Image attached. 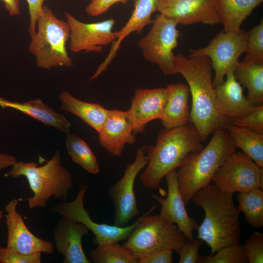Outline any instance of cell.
<instances>
[{
  "instance_id": "obj_1",
  "label": "cell",
  "mask_w": 263,
  "mask_h": 263,
  "mask_svg": "<svg viewBox=\"0 0 263 263\" xmlns=\"http://www.w3.org/2000/svg\"><path fill=\"white\" fill-rule=\"evenodd\" d=\"M174 67L187 81L191 95L190 121L205 142L216 130L225 128L231 120L219 105L212 80V67L209 57L188 58L182 54L174 56Z\"/></svg>"
},
{
  "instance_id": "obj_2",
  "label": "cell",
  "mask_w": 263,
  "mask_h": 263,
  "mask_svg": "<svg viewBox=\"0 0 263 263\" xmlns=\"http://www.w3.org/2000/svg\"><path fill=\"white\" fill-rule=\"evenodd\" d=\"M191 200L205 211V218L197 228V238L210 247V255L225 246L240 244V212L233 194L210 184L197 191Z\"/></svg>"
},
{
  "instance_id": "obj_3",
  "label": "cell",
  "mask_w": 263,
  "mask_h": 263,
  "mask_svg": "<svg viewBox=\"0 0 263 263\" xmlns=\"http://www.w3.org/2000/svg\"><path fill=\"white\" fill-rule=\"evenodd\" d=\"M200 135L192 123L169 130H161L155 145L147 147L149 162L139 181L149 189L159 188L166 175L179 168L189 153L203 149Z\"/></svg>"
},
{
  "instance_id": "obj_4",
  "label": "cell",
  "mask_w": 263,
  "mask_h": 263,
  "mask_svg": "<svg viewBox=\"0 0 263 263\" xmlns=\"http://www.w3.org/2000/svg\"><path fill=\"white\" fill-rule=\"evenodd\" d=\"M236 150L227 131L220 128L212 133L202 150L187 155L176 171L178 187L185 205L197 191L211 184L220 167Z\"/></svg>"
},
{
  "instance_id": "obj_5",
  "label": "cell",
  "mask_w": 263,
  "mask_h": 263,
  "mask_svg": "<svg viewBox=\"0 0 263 263\" xmlns=\"http://www.w3.org/2000/svg\"><path fill=\"white\" fill-rule=\"evenodd\" d=\"M4 176L27 179L33 196L23 200L30 209L45 207L52 197L65 201L73 185L71 173L62 165L59 150L41 166L34 162L17 161Z\"/></svg>"
},
{
  "instance_id": "obj_6",
  "label": "cell",
  "mask_w": 263,
  "mask_h": 263,
  "mask_svg": "<svg viewBox=\"0 0 263 263\" xmlns=\"http://www.w3.org/2000/svg\"><path fill=\"white\" fill-rule=\"evenodd\" d=\"M70 37L67 21L57 18L51 9L44 6L37 20L36 33L31 38L28 47L35 56L37 66L47 70L72 67L73 61L66 47Z\"/></svg>"
},
{
  "instance_id": "obj_7",
  "label": "cell",
  "mask_w": 263,
  "mask_h": 263,
  "mask_svg": "<svg viewBox=\"0 0 263 263\" xmlns=\"http://www.w3.org/2000/svg\"><path fill=\"white\" fill-rule=\"evenodd\" d=\"M153 205L139 218V221L123 246L138 260L166 249L178 253L186 240L177 225L160 214L150 215Z\"/></svg>"
},
{
  "instance_id": "obj_8",
  "label": "cell",
  "mask_w": 263,
  "mask_h": 263,
  "mask_svg": "<svg viewBox=\"0 0 263 263\" xmlns=\"http://www.w3.org/2000/svg\"><path fill=\"white\" fill-rule=\"evenodd\" d=\"M151 24L148 33L139 40L138 46L144 58L157 65L164 74H175L173 50L177 46L180 36L178 24L159 14Z\"/></svg>"
},
{
  "instance_id": "obj_9",
  "label": "cell",
  "mask_w": 263,
  "mask_h": 263,
  "mask_svg": "<svg viewBox=\"0 0 263 263\" xmlns=\"http://www.w3.org/2000/svg\"><path fill=\"white\" fill-rule=\"evenodd\" d=\"M247 32L241 30L233 33L224 31L218 34L208 45L190 50L188 57L206 56L209 58L215 72L213 84L216 87L224 81L227 72L234 67L247 48Z\"/></svg>"
},
{
  "instance_id": "obj_10",
  "label": "cell",
  "mask_w": 263,
  "mask_h": 263,
  "mask_svg": "<svg viewBox=\"0 0 263 263\" xmlns=\"http://www.w3.org/2000/svg\"><path fill=\"white\" fill-rule=\"evenodd\" d=\"M149 160L147 147L139 148L134 161L127 166L123 176L109 188V196L114 207V225L125 226L140 214L134 183L138 174L147 166Z\"/></svg>"
},
{
  "instance_id": "obj_11",
  "label": "cell",
  "mask_w": 263,
  "mask_h": 263,
  "mask_svg": "<svg viewBox=\"0 0 263 263\" xmlns=\"http://www.w3.org/2000/svg\"><path fill=\"white\" fill-rule=\"evenodd\" d=\"M219 189L233 194L263 187V168L243 152L229 155L220 167L212 181Z\"/></svg>"
},
{
  "instance_id": "obj_12",
  "label": "cell",
  "mask_w": 263,
  "mask_h": 263,
  "mask_svg": "<svg viewBox=\"0 0 263 263\" xmlns=\"http://www.w3.org/2000/svg\"><path fill=\"white\" fill-rule=\"evenodd\" d=\"M87 189L86 185L81 184L74 200L61 201L54 205L52 211L86 226L94 234V243L96 245L126 240L138 222L139 218L131 225L122 227L94 222L84 207V198Z\"/></svg>"
},
{
  "instance_id": "obj_13",
  "label": "cell",
  "mask_w": 263,
  "mask_h": 263,
  "mask_svg": "<svg viewBox=\"0 0 263 263\" xmlns=\"http://www.w3.org/2000/svg\"><path fill=\"white\" fill-rule=\"evenodd\" d=\"M64 15L70 29V49L74 53H100L104 46L112 44L116 39L113 31L115 22L113 19L88 23L69 12H65Z\"/></svg>"
},
{
  "instance_id": "obj_14",
  "label": "cell",
  "mask_w": 263,
  "mask_h": 263,
  "mask_svg": "<svg viewBox=\"0 0 263 263\" xmlns=\"http://www.w3.org/2000/svg\"><path fill=\"white\" fill-rule=\"evenodd\" d=\"M157 11L178 24L221 23L215 0H159Z\"/></svg>"
},
{
  "instance_id": "obj_15",
  "label": "cell",
  "mask_w": 263,
  "mask_h": 263,
  "mask_svg": "<svg viewBox=\"0 0 263 263\" xmlns=\"http://www.w3.org/2000/svg\"><path fill=\"white\" fill-rule=\"evenodd\" d=\"M19 201L13 199L5 206L7 246L24 254L53 253L54 245L50 241L37 237L27 228L21 214L17 209Z\"/></svg>"
},
{
  "instance_id": "obj_16",
  "label": "cell",
  "mask_w": 263,
  "mask_h": 263,
  "mask_svg": "<svg viewBox=\"0 0 263 263\" xmlns=\"http://www.w3.org/2000/svg\"><path fill=\"white\" fill-rule=\"evenodd\" d=\"M166 88H137L127 112L132 125L133 134L144 132L150 121L161 119L167 99Z\"/></svg>"
},
{
  "instance_id": "obj_17",
  "label": "cell",
  "mask_w": 263,
  "mask_h": 263,
  "mask_svg": "<svg viewBox=\"0 0 263 263\" xmlns=\"http://www.w3.org/2000/svg\"><path fill=\"white\" fill-rule=\"evenodd\" d=\"M165 178L168 187V194L164 198L156 194L151 197L161 206L160 214L166 219L175 224L187 239L193 241V231L198 225L190 217L185 208L177 182V172L174 169L166 175Z\"/></svg>"
},
{
  "instance_id": "obj_18",
  "label": "cell",
  "mask_w": 263,
  "mask_h": 263,
  "mask_svg": "<svg viewBox=\"0 0 263 263\" xmlns=\"http://www.w3.org/2000/svg\"><path fill=\"white\" fill-rule=\"evenodd\" d=\"M89 229L83 224L61 216L53 231L57 251L63 256V263H90L82 247V241Z\"/></svg>"
},
{
  "instance_id": "obj_19",
  "label": "cell",
  "mask_w": 263,
  "mask_h": 263,
  "mask_svg": "<svg viewBox=\"0 0 263 263\" xmlns=\"http://www.w3.org/2000/svg\"><path fill=\"white\" fill-rule=\"evenodd\" d=\"M100 144L113 156H120L126 144L136 141L132 125L127 112L109 110L107 116L99 132Z\"/></svg>"
},
{
  "instance_id": "obj_20",
  "label": "cell",
  "mask_w": 263,
  "mask_h": 263,
  "mask_svg": "<svg viewBox=\"0 0 263 263\" xmlns=\"http://www.w3.org/2000/svg\"><path fill=\"white\" fill-rule=\"evenodd\" d=\"M132 0L134 3V9L131 16L121 30L115 32V40L112 44L107 57L91 77L90 81L97 78L107 70L110 63L116 56L122 41L126 37L134 32L140 34L147 25L152 24L153 19L151 17L157 11L159 0Z\"/></svg>"
},
{
  "instance_id": "obj_21",
  "label": "cell",
  "mask_w": 263,
  "mask_h": 263,
  "mask_svg": "<svg viewBox=\"0 0 263 263\" xmlns=\"http://www.w3.org/2000/svg\"><path fill=\"white\" fill-rule=\"evenodd\" d=\"M233 69L234 67L231 68L227 72L225 81L215 87L220 108L231 122L247 114L256 108L244 95L243 88L235 77Z\"/></svg>"
},
{
  "instance_id": "obj_22",
  "label": "cell",
  "mask_w": 263,
  "mask_h": 263,
  "mask_svg": "<svg viewBox=\"0 0 263 263\" xmlns=\"http://www.w3.org/2000/svg\"><path fill=\"white\" fill-rule=\"evenodd\" d=\"M166 88L167 99L160 119L164 129L169 130L188 124L190 121L188 86L177 83L168 84Z\"/></svg>"
},
{
  "instance_id": "obj_23",
  "label": "cell",
  "mask_w": 263,
  "mask_h": 263,
  "mask_svg": "<svg viewBox=\"0 0 263 263\" xmlns=\"http://www.w3.org/2000/svg\"><path fill=\"white\" fill-rule=\"evenodd\" d=\"M0 107L2 109L10 108L18 110L45 125L66 134L70 132L72 124L70 121L63 114L45 104L40 98L19 102L0 97Z\"/></svg>"
},
{
  "instance_id": "obj_24",
  "label": "cell",
  "mask_w": 263,
  "mask_h": 263,
  "mask_svg": "<svg viewBox=\"0 0 263 263\" xmlns=\"http://www.w3.org/2000/svg\"><path fill=\"white\" fill-rule=\"evenodd\" d=\"M59 99L61 110L76 115L99 132L107 116L109 110L99 104L79 100L65 91L60 92Z\"/></svg>"
},
{
  "instance_id": "obj_25",
  "label": "cell",
  "mask_w": 263,
  "mask_h": 263,
  "mask_svg": "<svg viewBox=\"0 0 263 263\" xmlns=\"http://www.w3.org/2000/svg\"><path fill=\"white\" fill-rule=\"evenodd\" d=\"M263 0H215L223 31L236 33L253 10Z\"/></svg>"
},
{
  "instance_id": "obj_26",
  "label": "cell",
  "mask_w": 263,
  "mask_h": 263,
  "mask_svg": "<svg viewBox=\"0 0 263 263\" xmlns=\"http://www.w3.org/2000/svg\"><path fill=\"white\" fill-rule=\"evenodd\" d=\"M233 73L236 80L247 89L246 98L251 104H263V64L239 61Z\"/></svg>"
},
{
  "instance_id": "obj_27",
  "label": "cell",
  "mask_w": 263,
  "mask_h": 263,
  "mask_svg": "<svg viewBox=\"0 0 263 263\" xmlns=\"http://www.w3.org/2000/svg\"><path fill=\"white\" fill-rule=\"evenodd\" d=\"M236 148L263 168V132L250 130L229 123L225 127Z\"/></svg>"
},
{
  "instance_id": "obj_28",
  "label": "cell",
  "mask_w": 263,
  "mask_h": 263,
  "mask_svg": "<svg viewBox=\"0 0 263 263\" xmlns=\"http://www.w3.org/2000/svg\"><path fill=\"white\" fill-rule=\"evenodd\" d=\"M238 211L242 212L246 222L252 227L263 226V190L256 188L250 191L239 192L237 196Z\"/></svg>"
},
{
  "instance_id": "obj_29",
  "label": "cell",
  "mask_w": 263,
  "mask_h": 263,
  "mask_svg": "<svg viewBox=\"0 0 263 263\" xmlns=\"http://www.w3.org/2000/svg\"><path fill=\"white\" fill-rule=\"evenodd\" d=\"M66 147L73 162L92 174L100 171L98 161L89 146L77 135L67 134Z\"/></svg>"
},
{
  "instance_id": "obj_30",
  "label": "cell",
  "mask_w": 263,
  "mask_h": 263,
  "mask_svg": "<svg viewBox=\"0 0 263 263\" xmlns=\"http://www.w3.org/2000/svg\"><path fill=\"white\" fill-rule=\"evenodd\" d=\"M89 256L91 261L95 263H138V260L118 243L97 245Z\"/></svg>"
},
{
  "instance_id": "obj_31",
  "label": "cell",
  "mask_w": 263,
  "mask_h": 263,
  "mask_svg": "<svg viewBox=\"0 0 263 263\" xmlns=\"http://www.w3.org/2000/svg\"><path fill=\"white\" fill-rule=\"evenodd\" d=\"M242 245L230 244L218 250L214 255L201 257L199 263H246Z\"/></svg>"
},
{
  "instance_id": "obj_32",
  "label": "cell",
  "mask_w": 263,
  "mask_h": 263,
  "mask_svg": "<svg viewBox=\"0 0 263 263\" xmlns=\"http://www.w3.org/2000/svg\"><path fill=\"white\" fill-rule=\"evenodd\" d=\"M246 55L243 62L263 64V20L254 26L247 36Z\"/></svg>"
},
{
  "instance_id": "obj_33",
  "label": "cell",
  "mask_w": 263,
  "mask_h": 263,
  "mask_svg": "<svg viewBox=\"0 0 263 263\" xmlns=\"http://www.w3.org/2000/svg\"><path fill=\"white\" fill-rule=\"evenodd\" d=\"M244 254L250 263H263V234L254 232L242 245Z\"/></svg>"
},
{
  "instance_id": "obj_34",
  "label": "cell",
  "mask_w": 263,
  "mask_h": 263,
  "mask_svg": "<svg viewBox=\"0 0 263 263\" xmlns=\"http://www.w3.org/2000/svg\"><path fill=\"white\" fill-rule=\"evenodd\" d=\"M41 253L24 254L7 246L0 247V263H40Z\"/></svg>"
},
{
  "instance_id": "obj_35",
  "label": "cell",
  "mask_w": 263,
  "mask_h": 263,
  "mask_svg": "<svg viewBox=\"0 0 263 263\" xmlns=\"http://www.w3.org/2000/svg\"><path fill=\"white\" fill-rule=\"evenodd\" d=\"M231 123L250 130L263 132V104L256 107L250 113Z\"/></svg>"
},
{
  "instance_id": "obj_36",
  "label": "cell",
  "mask_w": 263,
  "mask_h": 263,
  "mask_svg": "<svg viewBox=\"0 0 263 263\" xmlns=\"http://www.w3.org/2000/svg\"><path fill=\"white\" fill-rule=\"evenodd\" d=\"M202 243L203 241L198 238L194 239L193 241L186 239L178 252L179 256L178 263H199L201 257L199 250Z\"/></svg>"
},
{
  "instance_id": "obj_37",
  "label": "cell",
  "mask_w": 263,
  "mask_h": 263,
  "mask_svg": "<svg viewBox=\"0 0 263 263\" xmlns=\"http://www.w3.org/2000/svg\"><path fill=\"white\" fill-rule=\"evenodd\" d=\"M129 0H91L85 9L86 13L91 17H96L106 12L117 3L126 4Z\"/></svg>"
},
{
  "instance_id": "obj_38",
  "label": "cell",
  "mask_w": 263,
  "mask_h": 263,
  "mask_svg": "<svg viewBox=\"0 0 263 263\" xmlns=\"http://www.w3.org/2000/svg\"><path fill=\"white\" fill-rule=\"evenodd\" d=\"M45 0H26L29 15V34L30 38L35 34L36 23L38 17L43 11V3Z\"/></svg>"
},
{
  "instance_id": "obj_39",
  "label": "cell",
  "mask_w": 263,
  "mask_h": 263,
  "mask_svg": "<svg viewBox=\"0 0 263 263\" xmlns=\"http://www.w3.org/2000/svg\"><path fill=\"white\" fill-rule=\"evenodd\" d=\"M173 250L166 249L138 260V263H171Z\"/></svg>"
},
{
  "instance_id": "obj_40",
  "label": "cell",
  "mask_w": 263,
  "mask_h": 263,
  "mask_svg": "<svg viewBox=\"0 0 263 263\" xmlns=\"http://www.w3.org/2000/svg\"><path fill=\"white\" fill-rule=\"evenodd\" d=\"M2 1L11 16H18L20 14L19 0H2Z\"/></svg>"
},
{
  "instance_id": "obj_41",
  "label": "cell",
  "mask_w": 263,
  "mask_h": 263,
  "mask_svg": "<svg viewBox=\"0 0 263 263\" xmlns=\"http://www.w3.org/2000/svg\"><path fill=\"white\" fill-rule=\"evenodd\" d=\"M16 157L5 153H0V170L13 166L17 162Z\"/></svg>"
},
{
  "instance_id": "obj_42",
  "label": "cell",
  "mask_w": 263,
  "mask_h": 263,
  "mask_svg": "<svg viewBox=\"0 0 263 263\" xmlns=\"http://www.w3.org/2000/svg\"><path fill=\"white\" fill-rule=\"evenodd\" d=\"M4 217V212L3 210H0V223L1 221V220Z\"/></svg>"
}]
</instances>
